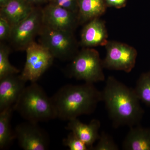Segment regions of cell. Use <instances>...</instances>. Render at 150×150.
Masks as SVG:
<instances>
[{
    "instance_id": "cell-1",
    "label": "cell",
    "mask_w": 150,
    "mask_h": 150,
    "mask_svg": "<svg viewBox=\"0 0 150 150\" xmlns=\"http://www.w3.org/2000/svg\"><path fill=\"white\" fill-rule=\"evenodd\" d=\"M101 92L102 101L115 128L139 125L144 112L134 88L110 76Z\"/></svg>"
},
{
    "instance_id": "cell-2",
    "label": "cell",
    "mask_w": 150,
    "mask_h": 150,
    "mask_svg": "<svg viewBox=\"0 0 150 150\" xmlns=\"http://www.w3.org/2000/svg\"><path fill=\"white\" fill-rule=\"evenodd\" d=\"M51 98L57 118L69 121L93 113L102 101V92L93 83L68 84L59 89Z\"/></svg>"
},
{
    "instance_id": "cell-3",
    "label": "cell",
    "mask_w": 150,
    "mask_h": 150,
    "mask_svg": "<svg viewBox=\"0 0 150 150\" xmlns=\"http://www.w3.org/2000/svg\"><path fill=\"white\" fill-rule=\"evenodd\" d=\"M13 108L30 122L38 123L57 118L51 98L36 82L25 86Z\"/></svg>"
},
{
    "instance_id": "cell-4",
    "label": "cell",
    "mask_w": 150,
    "mask_h": 150,
    "mask_svg": "<svg viewBox=\"0 0 150 150\" xmlns=\"http://www.w3.org/2000/svg\"><path fill=\"white\" fill-rule=\"evenodd\" d=\"M103 61L98 51L92 48H83L76 54L69 68L68 76L85 83L103 81L105 77Z\"/></svg>"
},
{
    "instance_id": "cell-5",
    "label": "cell",
    "mask_w": 150,
    "mask_h": 150,
    "mask_svg": "<svg viewBox=\"0 0 150 150\" xmlns=\"http://www.w3.org/2000/svg\"><path fill=\"white\" fill-rule=\"evenodd\" d=\"M38 35L39 43L47 48L54 58L69 60L77 54L76 41L73 32L53 29L43 25Z\"/></svg>"
},
{
    "instance_id": "cell-6",
    "label": "cell",
    "mask_w": 150,
    "mask_h": 150,
    "mask_svg": "<svg viewBox=\"0 0 150 150\" xmlns=\"http://www.w3.org/2000/svg\"><path fill=\"white\" fill-rule=\"evenodd\" d=\"M26 59L20 76L25 81L36 82L52 64L54 59L50 51L33 41L25 50Z\"/></svg>"
},
{
    "instance_id": "cell-7",
    "label": "cell",
    "mask_w": 150,
    "mask_h": 150,
    "mask_svg": "<svg viewBox=\"0 0 150 150\" xmlns=\"http://www.w3.org/2000/svg\"><path fill=\"white\" fill-rule=\"evenodd\" d=\"M106 56L103 61L104 69L130 73L136 64L137 52L128 44L108 41L105 46Z\"/></svg>"
},
{
    "instance_id": "cell-8",
    "label": "cell",
    "mask_w": 150,
    "mask_h": 150,
    "mask_svg": "<svg viewBox=\"0 0 150 150\" xmlns=\"http://www.w3.org/2000/svg\"><path fill=\"white\" fill-rule=\"evenodd\" d=\"M42 9L34 8L23 20L12 27L9 40L15 49L25 50L27 46L34 41L43 26Z\"/></svg>"
},
{
    "instance_id": "cell-9",
    "label": "cell",
    "mask_w": 150,
    "mask_h": 150,
    "mask_svg": "<svg viewBox=\"0 0 150 150\" xmlns=\"http://www.w3.org/2000/svg\"><path fill=\"white\" fill-rule=\"evenodd\" d=\"M15 138L19 146L24 150H46L49 146V139L46 132L38 123L26 121L15 129Z\"/></svg>"
},
{
    "instance_id": "cell-10",
    "label": "cell",
    "mask_w": 150,
    "mask_h": 150,
    "mask_svg": "<svg viewBox=\"0 0 150 150\" xmlns=\"http://www.w3.org/2000/svg\"><path fill=\"white\" fill-rule=\"evenodd\" d=\"M43 25L73 32L79 23L78 14L51 3L42 9Z\"/></svg>"
},
{
    "instance_id": "cell-11",
    "label": "cell",
    "mask_w": 150,
    "mask_h": 150,
    "mask_svg": "<svg viewBox=\"0 0 150 150\" xmlns=\"http://www.w3.org/2000/svg\"><path fill=\"white\" fill-rule=\"evenodd\" d=\"M26 82L18 74L0 79V111L13 106L25 87Z\"/></svg>"
},
{
    "instance_id": "cell-12",
    "label": "cell",
    "mask_w": 150,
    "mask_h": 150,
    "mask_svg": "<svg viewBox=\"0 0 150 150\" xmlns=\"http://www.w3.org/2000/svg\"><path fill=\"white\" fill-rule=\"evenodd\" d=\"M104 23L99 18L91 20L85 25L81 34V43L86 48L105 46L108 42Z\"/></svg>"
},
{
    "instance_id": "cell-13",
    "label": "cell",
    "mask_w": 150,
    "mask_h": 150,
    "mask_svg": "<svg viewBox=\"0 0 150 150\" xmlns=\"http://www.w3.org/2000/svg\"><path fill=\"white\" fill-rule=\"evenodd\" d=\"M100 127V122L97 119H93L89 124H85L76 118L69 121L66 129L76 134L89 150H92L95 142L99 139Z\"/></svg>"
},
{
    "instance_id": "cell-14",
    "label": "cell",
    "mask_w": 150,
    "mask_h": 150,
    "mask_svg": "<svg viewBox=\"0 0 150 150\" xmlns=\"http://www.w3.org/2000/svg\"><path fill=\"white\" fill-rule=\"evenodd\" d=\"M34 8L28 0H10L1 6L0 16L5 18L12 28L28 16Z\"/></svg>"
},
{
    "instance_id": "cell-15",
    "label": "cell",
    "mask_w": 150,
    "mask_h": 150,
    "mask_svg": "<svg viewBox=\"0 0 150 150\" xmlns=\"http://www.w3.org/2000/svg\"><path fill=\"white\" fill-rule=\"evenodd\" d=\"M122 147L125 150H150V128L139 125L130 127Z\"/></svg>"
},
{
    "instance_id": "cell-16",
    "label": "cell",
    "mask_w": 150,
    "mask_h": 150,
    "mask_svg": "<svg viewBox=\"0 0 150 150\" xmlns=\"http://www.w3.org/2000/svg\"><path fill=\"white\" fill-rule=\"evenodd\" d=\"M78 18L79 24L99 18L107 7L105 0H78Z\"/></svg>"
},
{
    "instance_id": "cell-17",
    "label": "cell",
    "mask_w": 150,
    "mask_h": 150,
    "mask_svg": "<svg viewBox=\"0 0 150 150\" xmlns=\"http://www.w3.org/2000/svg\"><path fill=\"white\" fill-rule=\"evenodd\" d=\"M13 106L0 111V149L3 150L10 144L15 138L12 131L11 120L14 111Z\"/></svg>"
},
{
    "instance_id": "cell-18",
    "label": "cell",
    "mask_w": 150,
    "mask_h": 150,
    "mask_svg": "<svg viewBox=\"0 0 150 150\" xmlns=\"http://www.w3.org/2000/svg\"><path fill=\"white\" fill-rule=\"evenodd\" d=\"M134 89L140 101L150 106V71L140 76Z\"/></svg>"
},
{
    "instance_id": "cell-19",
    "label": "cell",
    "mask_w": 150,
    "mask_h": 150,
    "mask_svg": "<svg viewBox=\"0 0 150 150\" xmlns=\"http://www.w3.org/2000/svg\"><path fill=\"white\" fill-rule=\"evenodd\" d=\"M10 50L3 43L0 45V79L7 76L17 74L20 70L11 64L9 60Z\"/></svg>"
},
{
    "instance_id": "cell-20",
    "label": "cell",
    "mask_w": 150,
    "mask_h": 150,
    "mask_svg": "<svg viewBox=\"0 0 150 150\" xmlns=\"http://www.w3.org/2000/svg\"><path fill=\"white\" fill-rule=\"evenodd\" d=\"M92 150H118V145L112 137L104 132H101L96 146H93Z\"/></svg>"
},
{
    "instance_id": "cell-21",
    "label": "cell",
    "mask_w": 150,
    "mask_h": 150,
    "mask_svg": "<svg viewBox=\"0 0 150 150\" xmlns=\"http://www.w3.org/2000/svg\"><path fill=\"white\" fill-rule=\"evenodd\" d=\"M63 144L69 147L70 150H89L86 144L71 131L64 139Z\"/></svg>"
},
{
    "instance_id": "cell-22",
    "label": "cell",
    "mask_w": 150,
    "mask_h": 150,
    "mask_svg": "<svg viewBox=\"0 0 150 150\" xmlns=\"http://www.w3.org/2000/svg\"><path fill=\"white\" fill-rule=\"evenodd\" d=\"M52 3L75 13H78V0H51Z\"/></svg>"
},
{
    "instance_id": "cell-23",
    "label": "cell",
    "mask_w": 150,
    "mask_h": 150,
    "mask_svg": "<svg viewBox=\"0 0 150 150\" xmlns=\"http://www.w3.org/2000/svg\"><path fill=\"white\" fill-rule=\"evenodd\" d=\"M12 26L4 18L0 16V40L9 39L11 33Z\"/></svg>"
},
{
    "instance_id": "cell-24",
    "label": "cell",
    "mask_w": 150,
    "mask_h": 150,
    "mask_svg": "<svg viewBox=\"0 0 150 150\" xmlns=\"http://www.w3.org/2000/svg\"><path fill=\"white\" fill-rule=\"evenodd\" d=\"M107 7L121 8L126 6L127 0H105Z\"/></svg>"
},
{
    "instance_id": "cell-25",
    "label": "cell",
    "mask_w": 150,
    "mask_h": 150,
    "mask_svg": "<svg viewBox=\"0 0 150 150\" xmlns=\"http://www.w3.org/2000/svg\"><path fill=\"white\" fill-rule=\"evenodd\" d=\"M28 1L31 3H39L46 1H47V0H28Z\"/></svg>"
},
{
    "instance_id": "cell-26",
    "label": "cell",
    "mask_w": 150,
    "mask_h": 150,
    "mask_svg": "<svg viewBox=\"0 0 150 150\" xmlns=\"http://www.w3.org/2000/svg\"><path fill=\"white\" fill-rule=\"evenodd\" d=\"M10 1V0H0V6H2L4 5Z\"/></svg>"
}]
</instances>
